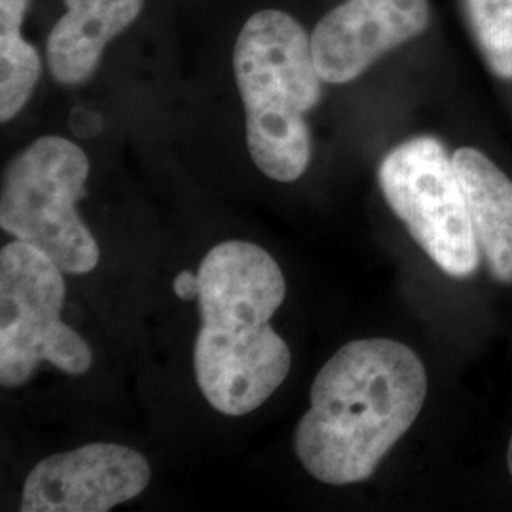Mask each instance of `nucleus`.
<instances>
[{"instance_id":"nucleus-2","label":"nucleus","mask_w":512,"mask_h":512,"mask_svg":"<svg viewBox=\"0 0 512 512\" xmlns=\"http://www.w3.org/2000/svg\"><path fill=\"white\" fill-rule=\"evenodd\" d=\"M198 277L196 382L220 414H251L274 395L293 365L287 342L270 325L287 294L285 277L274 256L249 241L213 247Z\"/></svg>"},{"instance_id":"nucleus-9","label":"nucleus","mask_w":512,"mask_h":512,"mask_svg":"<svg viewBox=\"0 0 512 512\" xmlns=\"http://www.w3.org/2000/svg\"><path fill=\"white\" fill-rule=\"evenodd\" d=\"M48 44V69L61 86H80L92 78L114 38L135 23L145 0H65Z\"/></svg>"},{"instance_id":"nucleus-4","label":"nucleus","mask_w":512,"mask_h":512,"mask_svg":"<svg viewBox=\"0 0 512 512\" xmlns=\"http://www.w3.org/2000/svg\"><path fill=\"white\" fill-rule=\"evenodd\" d=\"M88 175L90 160L73 141L59 135L33 141L4 169L2 230L50 256L65 274H90L101 253L76 211Z\"/></svg>"},{"instance_id":"nucleus-12","label":"nucleus","mask_w":512,"mask_h":512,"mask_svg":"<svg viewBox=\"0 0 512 512\" xmlns=\"http://www.w3.org/2000/svg\"><path fill=\"white\" fill-rule=\"evenodd\" d=\"M476 44L492 73L512 80V0H463Z\"/></svg>"},{"instance_id":"nucleus-1","label":"nucleus","mask_w":512,"mask_h":512,"mask_svg":"<svg viewBox=\"0 0 512 512\" xmlns=\"http://www.w3.org/2000/svg\"><path fill=\"white\" fill-rule=\"evenodd\" d=\"M427 372L414 349L389 338L353 340L315 376L294 452L315 480L349 486L376 473L418 420Z\"/></svg>"},{"instance_id":"nucleus-7","label":"nucleus","mask_w":512,"mask_h":512,"mask_svg":"<svg viewBox=\"0 0 512 512\" xmlns=\"http://www.w3.org/2000/svg\"><path fill=\"white\" fill-rule=\"evenodd\" d=\"M150 465L137 450L93 442L42 459L23 484V512H107L143 494Z\"/></svg>"},{"instance_id":"nucleus-5","label":"nucleus","mask_w":512,"mask_h":512,"mask_svg":"<svg viewBox=\"0 0 512 512\" xmlns=\"http://www.w3.org/2000/svg\"><path fill=\"white\" fill-rule=\"evenodd\" d=\"M63 270L25 241L0 251V384H27L40 363L80 376L93 363L88 342L61 319Z\"/></svg>"},{"instance_id":"nucleus-13","label":"nucleus","mask_w":512,"mask_h":512,"mask_svg":"<svg viewBox=\"0 0 512 512\" xmlns=\"http://www.w3.org/2000/svg\"><path fill=\"white\" fill-rule=\"evenodd\" d=\"M173 291L181 298V300H192L198 298L200 291V277L198 274H192L188 270H183L181 274L175 277L173 281Z\"/></svg>"},{"instance_id":"nucleus-6","label":"nucleus","mask_w":512,"mask_h":512,"mask_svg":"<svg viewBox=\"0 0 512 512\" xmlns=\"http://www.w3.org/2000/svg\"><path fill=\"white\" fill-rule=\"evenodd\" d=\"M378 183L391 211L440 270L475 275L480 251L458 173L437 137L421 135L385 154Z\"/></svg>"},{"instance_id":"nucleus-3","label":"nucleus","mask_w":512,"mask_h":512,"mask_svg":"<svg viewBox=\"0 0 512 512\" xmlns=\"http://www.w3.org/2000/svg\"><path fill=\"white\" fill-rule=\"evenodd\" d=\"M234 74L253 162L272 181H298L311 160L306 114L323 97L311 38L287 12H255L236 38Z\"/></svg>"},{"instance_id":"nucleus-8","label":"nucleus","mask_w":512,"mask_h":512,"mask_svg":"<svg viewBox=\"0 0 512 512\" xmlns=\"http://www.w3.org/2000/svg\"><path fill=\"white\" fill-rule=\"evenodd\" d=\"M429 21V0H346L311 33L315 67L323 82H353L382 55L420 37Z\"/></svg>"},{"instance_id":"nucleus-10","label":"nucleus","mask_w":512,"mask_h":512,"mask_svg":"<svg viewBox=\"0 0 512 512\" xmlns=\"http://www.w3.org/2000/svg\"><path fill=\"white\" fill-rule=\"evenodd\" d=\"M480 256L499 283H512V181L480 150L452 154Z\"/></svg>"},{"instance_id":"nucleus-11","label":"nucleus","mask_w":512,"mask_h":512,"mask_svg":"<svg viewBox=\"0 0 512 512\" xmlns=\"http://www.w3.org/2000/svg\"><path fill=\"white\" fill-rule=\"evenodd\" d=\"M29 0H0V120H14L37 88L42 61L21 29Z\"/></svg>"},{"instance_id":"nucleus-14","label":"nucleus","mask_w":512,"mask_h":512,"mask_svg":"<svg viewBox=\"0 0 512 512\" xmlns=\"http://www.w3.org/2000/svg\"><path fill=\"white\" fill-rule=\"evenodd\" d=\"M507 465H509V473L512 476V435L511 440H509V452H507Z\"/></svg>"}]
</instances>
